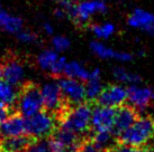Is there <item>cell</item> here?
<instances>
[{"label":"cell","instance_id":"cell-11","mask_svg":"<svg viewBox=\"0 0 154 152\" xmlns=\"http://www.w3.org/2000/svg\"><path fill=\"white\" fill-rule=\"evenodd\" d=\"M127 92V101L129 104L134 106L138 112L145 110L150 105L152 101V91L147 87H140L137 85H131L126 89Z\"/></svg>","mask_w":154,"mask_h":152},{"label":"cell","instance_id":"cell-31","mask_svg":"<svg viewBox=\"0 0 154 152\" xmlns=\"http://www.w3.org/2000/svg\"><path fill=\"white\" fill-rule=\"evenodd\" d=\"M54 15H55L56 18H59V19H62V18H64L66 16V13L65 11L63 10L62 8H57L54 10Z\"/></svg>","mask_w":154,"mask_h":152},{"label":"cell","instance_id":"cell-25","mask_svg":"<svg viewBox=\"0 0 154 152\" xmlns=\"http://www.w3.org/2000/svg\"><path fill=\"white\" fill-rule=\"evenodd\" d=\"M65 64H66L65 57L59 56V58L56 59L55 62H54V64H53L51 67H50V69L47 71V72H48V75L51 76L52 78H54V80H57V78L62 77L63 72H64Z\"/></svg>","mask_w":154,"mask_h":152},{"label":"cell","instance_id":"cell-15","mask_svg":"<svg viewBox=\"0 0 154 152\" xmlns=\"http://www.w3.org/2000/svg\"><path fill=\"white\" fill-rule=\"evenodd\" d=\"M18 95V86L0 78V103L16 109V101Z\"/></svg>","mask_w":154,"mask_h":152},{"label":"cell","instance_id":"cell-36","mask_svg":"<svg viewBox=\"0 0 154 152\" xmlns=\"http://www.w3.org/2000/svg\"><path fill=\"white\" fill-rule=\"evenodd\" d=\"M71 1H75V0H71Z\"/></svg>","mask_w":154,"mask_h":152},{"label":"cell","instance_id":"cell-22","mask_svg":"<svg viewBox=\"0 0 154 152\" xmlns=\"http://www.w3.org/2000/svg\"><path fill=\"white\" fill-rule=\"evenodd\" d=\"M90 48L100 58H115L116 54H117V51L105 46L103 44L99 42H92L90 44Z\"/></svg>","mask_w":154,"mask_h":152},{"label":"cell","instance_id":"cell-5","mask_svg":"<svg viewBox=\"0 0 154 152\" xmlns=\"http://www.w3.org/2000/svg\"><path fill=\"white\" fill-rule=\"evenodd\" d=\"M25 60L18 54L8 51L0 59V78L19 86L25 82Z\"/></svg>","mask_w":154,"mask_h":152},{"label":"cell","instance_id":"cell-33","mask_svg":"<svg viewBox=\"0 0 154 152\" xmlns=\"http://www.w3.org/2000/svg\"><path fill=\"white\" fill-rule=\"evenodd\" d=\"M143 30H145L147 34L152 35V36H154V22L153 24H151V25H149L147 27H145Z\"/></svg>","mask_w":154,"mask_h":152},{"label":"cell","instance_id":"cell-4","mask_svg":"<svg viewBox=\"0 0 154 152\" xmlns=\"http://www.w3.org/2000/svg\"><path fill=\"white\" fill-rule=\"evenodd\" d=\"M91 113L92 104L89 102H83L70 107L69 112L60 123H65L78 134L86 138L91 135Z\"/></svg>","mask_w":154,"mask_h":152},{"label":"cell","instance_id":"cell-18","mask_svg":"<svg viewBox=\"0 0 154 152\" xmlns=\"http://www.w3.org/2000/svg\"><path fill=\"white\" fill-rule=\"evenodd\" d=\"M103 89V87L100 83V80L89 78L86 82V101L91 104H94Z\"/></svg>","mask_w":154,"mask_h":152},{"label":"cell","instance_id":"cell-6","mask_svg":"<svg viewBox=\"0 0 154 152\" xmlns=\"http://www.w3.org/2000/svg\"><path fill=\"white\" fill-rule=\"evenodd\" d=\"M57 80L62 94L70 105L73 106L86 102V85L83 82L66 76L60 77Z\"/></svg>","mask_w":154,"mask_h":152},{"label":"cell","instance_id":"cell-32","mask_svg":"<svg viewBox=\"0 0 154 152\" xmlns=\"http://www.w3.org/2000/svg\"><path fill=\"white\" fill-rule=\"evenodd\" d=\"M43 29L46 34H48V35L53 34V28H52V26L50 22H43Z\"/></svg>","mask_w":154,"mask_h":152},{"label":"cell","instance_id":"cell-16","mask_svg":"<svg viewBox=\"0 0 154 152\" xmlns=\"http://www.w3.org/2000/svg\"><path fill=\"white\" fill-rule=\"evenodd\" d=\"M154 22L153 13L145 11L141 8H136L128 18V25L134 28H142L144 29L145 27Z\"/></svg>","mask_w":154,"mask_h":152},{"label":"cell","instance_id":"cell-7","mask_svg":"<svg viewBox=\"0 0 154 152\" xmlns=\"http://www.w3.org/2000/svg\"><path fill=\"white\" fill-rule=\"evenodd\" d=\"M92 113H91V132L111 131L115 120L116 107L92 104Z\"/></svg>","mask_w":154,"mask_h":152},{"label":"cell","instance_id":"cell-21","mask_svg":"<svg viewBox=\"0 0 154 152\" xmlns=\"http://www.w3.org/2000/svg\"><path fill=\"white\" fill-rule=\"evenodd\" d=\"M25 152H53L50 142V138L33 139L26 148Z\"/></svg>","mask_w":154,"mask_h":152},{"label":"cell","instance_id":"cell-2","mask_svg":"<svg viewBox=\"0 0 154 152\" xmlns=\"http://www.w3.org/2000/svg\"><path fill=\"white\" fill-rule=\"evenodd\" d=\"M16 110L25 118L43 110L42 92L38 84L32 80H25L18 86Z\"/></svg>","mask_w":154,"mask_h":152},{"label":"cell","instance_id":"cell-13","mask_svg":"<svg viewBox=\"0 0 154 152\" xmlns=\"http://www.w3.org/2000/svg\"><path fill=\"white\" fill-rule=\"evenodd\" d=\"M34 139L27 133L15 136L0 138V150L4 152H25L30 141Z\"/></svg>","mask_w":154,"mask_h":152},{"label":"cell","instance_id":"cell-27","mask_svg":"<svg viewBox=\"0 0 154 152\" xmlns=\"http://www.w3.org/2000/svg\"><path fill=\"white\" fill-rule=\"evenodd\" d=\"M52 45L56 51H64L70 47V40L64 36H55L52 39Z\"/></svg>","mask_w":154,"mask_h":152},{"label":"cell","instance_id":"cell-37","mask_svg":"<svg viewBox=\"0 0 154 152\" xmlns=\"http://www.w3.org/2000/svg\"><path fill=\"white\" fill-rule=\"evenodd\" d=\"M0 152H4V151H1V150H0Z\"/></svg>","mask_w":154,"mask_h":152},{"label":"cell","instance_id":"cell-14","mask_svg":"<svg viewBox=\"0 0 154 152\" xmlns=\"http://www.w3.org/2000/svg\"><path fill=\"white\" fill-rule=\"evenodd\" d=\"M23 26H24V22L20 18L0 8V28L1 29L10 34H16L23 29Z\"/></svg>","mask_w":154,"mask_h":152},{"label":"cell","instance_id":"cell-9","mask_svg":"<svg viewBox=\"0 0 154 152\" xmlns=\"http://www.w3.org/2000/svg\"><path fill=\"white\" fill-rule=\"evenodd\" d=\"M126 101H127L126 89H124L120 85H109V86L103 87L94 104L118 107L125 104Z\"/></svg>","mask_w":154,"mask_h":152},{"label":"cell","instance_id":"cell-20","mask_svg":"<svg viewBox=\"0 0 154 152\" xmlns=\"http://www.w3.org/2000/svg\"><path fill=\"white\" fill-rule=\"evenodd\" d=\"M59 58V55L55 51L52 49H45V51H41L39 55L37 56V65L42 68L43 71H48L50 67L54 64L56 59Z\"/></svg>","mask_w":154,"mask_h":152},{"label":"cell","instance_id":"cell-29","mask_svg":"<svg viewBox=\"0 0 154 152\" xmlns=\"http://www.w3.org/2000/svg\"><path fill=\"white\" fill-rule=\"evenodd\" d=\"M15 112H18V111L14 107L6 105L4 103H0V123H2L5 120H7Z\"/></svg>","mask_w":154,"mask_h":152},{"label":"cell","instance_id":"cell-12","mask_svg":"<svg viewBox=\"0 0 154 152\" xmlns=\"http://www.w3.org/2000/svg\"><path fill=\"white\" fill-rule=\"evenodd\" d=\"M26 133L25 131V118L19 112H15L0 123V138L5 136H15Z\"/></svg>","mask_w":154,"mask_h":152},{"label":"cell","instance_id":"cell-3","mask_svg":"<svg viewBox=\"0 0 154 152\" xmlns=\"http://www.w3.org/2000/svg\"><path fill=\"white\" fill-rule=\"evenodd\" d=\"M25 118V116H24ZM57 120L46 110H41L25 118V131L34 139L50 138L57 127Z\"/></svg>","mask_w":154,"mask_h":152},{"label":"cell","instance_id":"cell-34","mask_svg":"<svg viewBox=\"0 0 154 152\" xmlns=\"http://www.w3.org/2000/svg\"><path fill=\"white\" fill-rule=\"evenodd\" d=\"M62 152H72V151H70V150H65V151H62Z\"/></svg>","mask_w":154,"mask_h":152},{"label":"cell","instance_id":"cell-8","mask_svg":"<svg viewBox=\"0 0 154 152\" xmlns=\"http://www.w3.org/2000/svg\"><path fill=\"white\" fill-rule=\"evenodd\" d=\"M140 118V112L131 104H123L116 107L114 125L111 129L112 134L118 138L125 130H127L133 123Z\"/></svg>","mask_w":154,"mask_h":152},{"label":"cell","instance_id":"cell-23","mask_svg":"<svg viewBox=\"0 0 154 152\" xmlns=\"http://www.w3.org/2000/svg\"><path fill=\"white\" fill-rule=\"evenodd\" d=\"M90 28L94 31V34L98 38H108L115 31V27L111 24H103V25H98V24H92L90 25Z\"/></svg>","mask_w":154,"mask_h":152},{"label":"cell","instance_id":"cell-24","mask_svg":"<svg viewBox=\"0 0 154 152\" xmlns=\"http://www.w3.org/2000/svg\"><path fill=\"white\" fill-rule=\"evenodd\" d=\"M74 152H111L107 150H103V149L98 148L94 141L91 140L90 136H86L81 140V142L78 144L77 149Z\"/></svg>","mask_w":154,"mask_h":152},{"label":"cell","instance_id":"cell-10","mask_svg":"<svg viewBox=\"0 0 154 152\" xmlns=\"http://www.w3.org/2000/svg\"><path fill=\"white\" fill-rule=\"evenodd\" d=\"M107 11V6L103 0H91L82 1L77 4V18L74 24L79 27L86 25V22L94 13H105Z\"/></svg>","mask_w":154,"mask_h":152},{"label":"cell","instance_id":"cell-19","mask_svg":"<svg viewBox=\"0 0 154 152\" xmlns=\"http://www.w3.org/2000/svg\"><path fill=\"white\" fill-rule=\"evenodd\" d=\"M112 75L117 80L123 82V83H128V84L136 85L140 84L142 82V78L140 75L134 74V73L127 72L125 68L123 67H115L112 71Z\"/></svg>","mask_w":154,"mask_h":152},{"label":"cell","instance_id":"cell-1","mask_svg":"<svg viewBox=\"0 0 154 152\" xmlns=\"http://www.w3.org/2000/svg\"><path fill=\"white\" fill-rule=\"evenodd\" d=\"M117 139L120 144L128 147H147L154 139V118L151 116H140Z\"/></svg>","mask_w":154,"mask_h":152},{"label":"cell","instance_id":"cell-35","mask_svg":"<svg viewBox=\"0 0 154 152\" xmlns=\"http://www.w3.org/2000/svg\"><path fill=\"white\" fill-rule=\"evenodd\" d=\"M0 8H1V2H0Z\"/></svg>","mask_w":154,"mask_h":152},{"label":"cell","instance_id":"cell-28","mask_svg":"<svg viewBox=\"0 0 154 152\" xmlns=\"http://www.w3.org/2000/svg\"><path fill=\"white\" fill-rule=\"evenodd\" d=\"M111 152H153V151H152L150 148H147V147L134 148V147H128V145L120 144L119 142H118V144L111 150Z\"/></svg>","mask_w":154,"mask_h":152},{"label":"cell","instance_id":"cell-30","mask_svg":"<svg viewBox=\"0 0 154 152\" xmlns=\"http://www.w3.org/2000/svg\"><path fill=\"white\" fill-rule=\"evenodd\" d=\"M133 56L129 53H124V51H117L115 59H118L120 62H129L132 60Z\"/></svg>","mask_w":154,"mask_h":152},{"label":"cell","instance_id":"cell-17","mask_svg":"<svg viewBox=\"0 0 154 152\" xmlns=\"http://www.w3.org/2000/svg\"><path fill=\"white\" fill-rule=\"evenodd\" d=\"M63 75L66 77H71V78H75L86 83L87 80H89L90 72L87 71L86 68L82 66L81 64H79L78 62H70V63L65 64L64 72Z\"/></svg>","mask_w":154,"mask_h":152},{"label":"cell","instance_id":"cell-38","mask_svg":"<svg viewBox=\"0 0 154 152\" xmlns=\"http://www.w3.org/2000/svg\"><path fill=\"white\" fill-rule=\"evenodd\" d=\"M0 59H1V57H0Z\"/></svg>","mask_w":154,"mask_h":152},{"label":"cell","instance_id":"cell-26","mask_svg":"<svg viewBox=\"0 0 154 152\" xmlns=\"http://www.w3.org/2000/svg\"><path fill=\"white\" fill-rule=\"evenodd\" d=\"M16 38L20 42H26V44L38 42V36L33 31H30V30H19L18 33H16Z\"/></svg>","mask_w":154,"mask_h":152}]
</instances>
